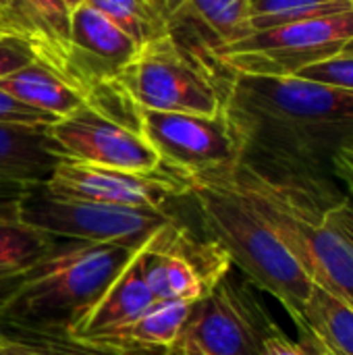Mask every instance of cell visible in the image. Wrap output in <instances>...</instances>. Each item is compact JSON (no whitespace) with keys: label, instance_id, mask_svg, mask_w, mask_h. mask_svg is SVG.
I'll return each mask as SVG.
<instances>
[{"label":"cell","instance_id":"obj_1","mask_svg":"<svg viewBox=\"0 0 353 355\" xmlns=\"http://www.w3.org/2000/svg\"><path fill=\"white\" fill-rule=\"evenodd\" d=\"M223 112L239 166L320 208L347 196L335 158L353 146V89L295 75L231 73Z\"/></svg>","mask_w":353,"mask_h":355},{"label":"cell","instance_id":"obj_2","mask_svg":"<svg viewBox=\"0 0 353 355\" xmlns=\"http://www.w3.org/2000/svg\"><path fill=\"white\" fill-rule=\"evenodd\" d=\"M233 168L189 179L187 198L196 204L206 237L221 245L231 264L256 289L270 293L300 331L302 310L314 285L250 193L237 183Z\"/></svg>","mask_w":353,"mask_h":355},{"label":"cell","instance_id":"obj_3","mask_svg":"<svg viewBox=\"0 0 353 355\" xmlns=\"http://www.w3.org/2000/svg\"><path fill=\"white\" fill-rule=\"evenodd\" d=\"M141 243L58 241L31 264L6 302L0 324L67 333L108 289Z\"/></svg>","mask_w":353,"mask_h":355},{"label":"cell","instance_id":"obj_4","mask_svg":"<svg viewBox=\"0 0 353 355\" xmlns=\"http://www.w3.org/2000/svg\"><path fill=\"white\" fill-rule=\"evenodd\" d=\"M237 183L250 193L300 268L333 297L353 308V200L320 208L235 164Z\"/></svg>","mask_w":353,"mask_h":355},{"label":"cell","instance_id":"obj_5","mask_svg":"<svg viewBox=\"0 0 353 355\" xmlns=\"http://www.w3.org/2000/svg\"><path fill=\"white\" fill-rule=\"evenodd\" d=\"M231 71L177 42L171 33L137 48L110 83L135 110L218 114Z\"/></svg>","mask_w":353,"mask_h":355},{"label":"cell","instance_id":"obj_6","mask_svg":"<svg viewBox=\"0 0 353 355\" xmlns=\"http://www.w3.org/2000/svg\"><path fill=\"white\" fill-rule=\"evenodd\" d=\"M350 42H353V8L254 31L221 48L216 58L231 73L293 77L302 69L335 56Z\"/></svg>","mask_w":353,"mask_h":355},{"label":"cell","instance_id":"obj_7","mask_svg":"<svg viewBox=\"0 0 353 355\" xmlns=\"http://www.w3.org/2000/svg\"><path fill=\"white\" fill-rule=\"evenodd\" d=\"M17 218L60 241L144 243L175 216L169 208H129L50 196L40 187L17 202Z\"/></svg>","mask_w":353,"mask_h":355},{"label":"cell","instance_id":"obj_8","mask_svg":"<svg viewBox=\"0 0 353 355\" xmlns=\"http://www.w3.org/2000/svg\"><path fill=\"white\" fill-rule=\"evenodd\" d=\"M252 283L227 275L193 304L183 339L202 355H260L262 343L277 327L258 302Z\"/></svg>","mask_w":353,"mask_h":355},{"label":"cell","instance_id":"obj_9","mask_svg":"<svg viewBox=\"0 0 353 355\" xmlns=\"http://www.w3.org/2000/svg\"><path fill=\"white\" fill-rule=\"evenodd\" d=\"M137 127L158 154L162 166L196 179L237 164L239 152L233 131L218 114L137 110Z\"/></svg>","mask_w":353,"mask_h":355},{"label":"cell","instance_id":"obj_10","mask_svg":"<svg viewBox=\"0 0 353 355\" xmlns=\"http://www.w3.org/2000/svg\"><path fill=\"white\" fill-rule=\"evenodd\" d=\"M46 135L58 158L135 173H152L162 166L135 125L100 110L92 102H83L75 112L48 125Z\"/></svg>","mask_w":353,"mask_h":355},{"label":"cell","instance_id":"obj_11","mask_svg":"<svg viewBox=\"0 0 353 355\" xmlns=\"http://www.w3.org/2000/svg\"><path fill=\"white\" fill-rule=\"evenodd\" d=\"M42 189L56 198L164 210L173 200L189 196L191 181L166 166L135 173L60 158Z\"/></svg>","mask_w":353,"mask_h":355},{"label":"cell","instance_id":"obj_12","mask_svg":"<svg viewBox=\"0 0 353 355\" xmlns=\"http://www.w3.org/2000/svg\"><path fill=\"white\" fill-rule=\"evenodd\" d=\"M0 25L8 35L23 40L33 50L37 64L81 92L73 67L71 10L64 0H8Z\"/></svg>","mask_w":353,"mask_h":355},{"label":"cell","instance_id":"obj_13","mask_svg":"<svg viewBox=\"0 0 353 355\" xmlns=\"http://www.w3.org/2000/svg\"><path fill=\"white\" fill-rule=\"evenodd\" d=\"M73 67L85 100L89 94L112 83L137 52V44L87 4L71 12Z\"/></svg>","mask_w":353,"mask_h":355},{"label":"cell","instance_id":"obj_14","mask_svg":"<svg viewBox=\"0 0 353 355\" xmlns=\"http://www.w3.org/2000/svg\"><path fill=\"white\" fill-rule=\"evenodd\" d=\"M144 243L135 250L102 297L64 333L67 337L81 343H98L133 324L156 304L144 275Z\"/></svg>","mask_w":353,"mask_h":355},{"label":"cell","instance_id":"obj_15","mask_svg":"<svg viewBox=\"0 0 353 355\" xmlns=\"http://www.w3.org/2000/svg\"><path fill=\"white\" fill-rule=\"evenodd\" d=\"M160 4L171 33L191 29L189 48L208 58H216L221 48L252 33L250 0H160Z\"/></svg>","mask_w":353,"mask_h":355},{"label":"cell","instance_id":"obj_16","mask_svg":"<svg viewBox=\"0 0 353 355\" xmlns=\"http://www.w3.org/2000/svg\"><path fill=\"white\" fill-rule=\"evenodd\" d=\"M58 160L46 127L0 125V198H21L44 185Z\"/></svg>","mask_w":353,"mask_h":355},{"label":"cell","instance_id":"obj_17","mask_svg":"<svg viewBox=\"0 0 353 355\" xmlns=\"http://www.w3.org/2000/svg\"><path fill=\"white\" fill-rule=\"evenodd\" d=\"M191 310H193L191 302H177V300L156 302L133 324L89 345H98L119 354L171 349L175 343L181 341Z\"/></svg>","mask_w":353,"mask_h":355},{"label":"cell","instance_id":"obj_18","mask_svg":"<svg viewBox=\"0 0 353 355\" xmlns=\"http://www.w3.org/2000/svg\"><path fill=\"white\" fill-rule=\"evenodd\" d=\"M0 89L10 94L19 102L48 112L56 119L75 112L85 102V96L81 92H77L58 75L37 62L0 79Z\"/></svg>","mask_w":353,"mask_h":355},{"label":"cell","instance_id":"obj_19","mask_svg":"<svg viewBox=\"0 0 353 355\" xmlns=\"http://www.w3.org/2000/svg\"><path fill=\"white\" fill-rule=\"evenodd\" d=\"M302 322L300 331H310L329 352L353 355V308L322 287H312L302 310Z\"/></svg>","mask_w":353,"mask_h":355},{"label":"cell","instance_id":"obj_20","mask_svg":"<svg viewBox=\"0 0 353 355\" xmlns=\"http://www.w3.org/2000/svg\"><path fill=\"white\" fill-rule=\"evenodd\" d=\"M83 4L104 15L137 46L171 33L160 0H85Z\"/></svg>","mask_w":353,"mask_h":355},{"label":"cell","instance_id":"obj_21","mask_svg":"<svg viewBox=\"0 0 353 355\" xmlns=\"http://www.w3.org/2000/svg\"><path fill=\"white\" fill-rule=\"evenodd\" d=\"M352 8V0H250V25L254 33Z\"/></svg>","mask_w":353,"mask_h":355},{"label":"cell","instance_id":"obj_22","mask_svg":"<svg viewBox=\"0 0 353 355\" xmlns=\"http://www.w3.org/2000/svg\"><path fill=\"white\" fill-rule=\"evenodd\" d=\"M0 349L8 355H123L75 341L64 333L27 331L6 324H0Z\"/></svg>","mask_w":353,"mask_h":355},{"label":"cell","instance_id":"obj_23","mask_svg":"<svg viewBox=\"0 0 353 355\" xmlns=\"http://www.w3.org/2000/svg\"><path fill=\"white\" fill-rule=\"evenodd\" d=\"M58 241L60 239L21 223L17 216H0V270L31 266Z\"/></svg>","mask_w":353,"mask_h":355},{"label":"cell","instance_id":"obj_24","mask_svg":"<svg viewBox=\"0 0 353 355\" xmlns=\"http://www.w3.org/2000/svg\"><path fill=\"white\" fill-rule=\"evenodd\" d=\"M295 77L343 87V89H353V42H350L335 56L302 69Z\"/></svg>","mask_w":353,"mask_h":355},{"label":"cell","instance_id":"obj_25","mask_svg":"<svg viewBox=\"0 0 353 355\" xmlns=\"http://www.w3.org/2000/svg\"><path fill=\"white\" fill-rule=\"evenodd\" d=\"M54 121H58V119L48 112H42L37 108H31V106L19 102L17 98H12L10 94H6L4 89H0V125L48 127Z\"/></svg>","mask_w":353,"mask_h":355},{"label":"cell","instance_id":"obj_26","mask_svg":"<svg viewBox=\"0 0 353 355\" xmlns=\"http://www.w3.org/2000/svg\"><path fill=\"white\" fill-rule=\"evenodd\" d=\"M37 58L33 54V50L19 37L6 35L0 37V79L29 67L35 64Z\"/></svg>","mask_w":353,"mask_h":355},{"label":"cell","instance_id":"obj_27","mask_svg":"<svg viewBox=\"0 0 353 355\" xmlns=\"http://www.w3.org/2000/svg\"><path fill=\"white\" fill-rule=\"evenodd\" d=\"M260 355H308V352L300 345V343H293L285 333L283 329L277 324L270 335L264 339L262 343V354Z\"/></svg>","mask_w":353,"mask_h":355},{"label":"cell","instance_id":"obj_28","mask_svg":"<svg viewBox=\"0 0 353 355\" xmlns=\"http://www.w3.org/2000/svg\"><path fill=\"white\" fill-rule=\"evenodd\" d=\"M335 175L343 185L345 193L353 200V146L341 150L335 158Z\"/></svg>","mask_w":353,"mask_h":355},{"label":"cell","instance_id":"obj_29","mask_svg":"<svg viewBox=\"0 0 353 355\" xmlns=\"http://www.w3.org/2000/svg\"><path fill=\"white\" fill-rule=\"evenodd\" d=\"M300 345L308 352V355H335L329 352L310 331H300Z\"/></svg>","mask_w":353,"mask_h":355},{"label":"cell","instance_id":"obj_30","mask_svg":"<svg viewBox=\"0 0 353 355\" xmlns=\"http://www.w3.org/2000/svg\"><path fill=\"white\" fill-rule=\"evenodd\" d=\"M15 285H17V275L10 270H0V312L6 304V300L10 297Z\"/></svg>","mask_w":353,"mask_h":355},{"label":"cell","instance_id":"obj_31","mask_svg":"<svg viewBox=\"0 0 353 355\" xmlns=\"http://www.w3.org/2000/svg\"><path fill=\"white\" fill-rule=\"evenodd\" d=\"M162 355H202V354H198V352H196V349H193V347H191V345L181 337V341H179V343H175L171 349H164Z\"/></svg>","mask_w":353,"mask_h":355},{"label":"cell","instance_id":"obj_32","mask_svg":"<svg viewBox=\"0 0 353 355\" xmlns=\"http://www.w3.org/2000/svg\"><path fill=\"white\" fill-rule=\"evenodd\" d=\"M6 10H8V0H0V23H2V19L6 17ZM2 27V25H0Z\"/></svg>","mask_w":353,"mask_h":355},{"label":"cell","instance_id":"obj_33","mask_svg":"<svg viewBox=\"0 0 353 355\" xmlns=\"http://www.w3.org/2000/svg\"><path fill=\"white\" fill-rule=\"evenodd\" d=\"M64 2H67V6H69V10L73 12V10H75L77 6H81V4H83L85 0H64Z\"/></svg>","mask_w":353,"mask_h":355},{"label":"cell","instance_id":"obj_34","mask_svg":"<svg viewBox=\"0 0 353 355\" xmlns=\"http://www.w3.org/2000/svg\"><path fill=\"white\" fill-rule=\"evenodd\" d=\"M6 35H8V33H6V31H4V29L0 27V37H6Z\"/></svg>","mask_w":353,"mask_h":355},{"label":"cell","instance_id":"obj_35","mask_svg":"<svg viewBox=\"0 0 353 355\" xmlns=\"http://www.w3.org/2000/svg\"><path fill=\"white\" fill-rule=\"evenodd\" d=\"M0 355H8V354H6V352H2V349H0Z\"/></svg>","mask_w":353,"mask_h":355},{"label":"cell","instance_id":"obj_36","mask_svg":"<svg viewBox=\"0 0 353 355\" xmlns=\"http://www.w3.org/2000/svg\"><path fill=\"white\" fill-rule=\"evenodd\" d=\"M352 2H353V0H352Z\"/></svg>","mask_w":353,"mask_h":355}]
</instances>
